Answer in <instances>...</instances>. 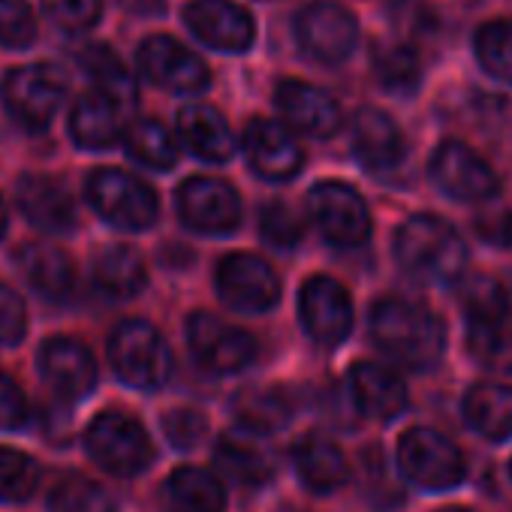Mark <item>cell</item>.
Here are the masks:
<instances>
[{
  "label": "cell",
  "instance_id": "obj_16",
  "mask_svg": "<svg viewBox=\"0 0 512 512\" xmlns=\"http://www.w3.org/2000/svg\"><path fill=\"white\" fill-rule=\"evenodd\" d=\"M184 19L190 31L211 49L247 52L253 43V19L232 0H190Z\"/></svg>",
  "mask_w": 512,
  "mask_h": 512
},
{
  "label": "cell",
  "instance_id": "obj_19",
  "mask_svg": "<svg viewBox=\"0 0 512 512\" xmlns=\"http://www.w3.org/2000/svg\"><path fill=\"white\" fill-rule=\"evenodd\" d=\"M278 106H281L284 118L308 136L326 139V136L338 133V127H341L338 100L317 85L293 82V79L281 82L278 85Z\"/></svg>",
  "mask_w": 512,
  "mask_h": 512
},
{
  "label": "cell",
  "instance_id": "obj_41",
  "mask_svg": "<svg viewBox=\"0 0 512 512\" xmlns=\"http://www.w3.org/2000/svg\"><path fill=\"white\" fill-rule=\"evenodd\" d=\"M260 232L269 244L290 250L302 241V220L284 202H272L260 211Z\"/></svg>",
  "mask_w": 512,
  "mask_h": 512
},
{
  "label": "cell",
  "instance_id": "obj_29",
  "mask_svg": "<svg viewBox=\"0 0 512 512\" xmlns=\"http://www.w3.org/2000/svg\"><path fill=\"white\" fill-rule=\"evenodd\" d=\"M94 278L97 284L115 296V299H133L145 290L148 284V269L145 260L127 244H112L106 247L97 263H94Z\"/></svg>",
  "mask_w": 512,
  "mask_h": 512
},
{
  "label": "cell",
  "instance_id": "obj_26",
  "mask_svg": "<svg viewBox=\"0 0 512 512\" xmlns=\"http://www.w3.org/2000/svg\"><path fill=\"white\" fill-rule=\"evenodd\" d=\"M293 461L302 476V482L314 491H335L347 482L350 467L344 452L323 434H305L293 446Z\"/></svg>",
  "mask_w": 512,
  "mask_h": 512
},
{
  "label": "cell",
  "instance_id": "obj_5",
  "mask_svg": "<svg viewBox=\"0 0 512 512\" xmlns=\"http://www.w3.org/2000/svg\"><path fill=\"white\" fill-rule=\"evenodd\" d=\"M88 199L100 217L124 229H145L157 217L154 190L124 169H97L88 178Z\"/></svg>",
  "mask_w": 512,
  "mask_h": 512
},
{
  "label": "cell",
  "instance_id": "obj_42",
  "mask_svg": "<svg viewBox=\"0 0 512 512\" xmlns=\"http://www.w3.org/2000/svg\"><path fill=\"white\" fill-rule=\"evenodd\" d=\"M43 7L64 31H88L100 19V0H43Z\"/></svg>",
  "mask_w": 512,
  "mask_h": 512
},
{
  "label": "cell",
  "instance_id": "obj_24",
  "mask_svg": "<svg viewBox=\"0 0 512 512\" xmlns=\"http://www.w3.org/2000/svg\"><path fill=\"white\" fill-rule=\"evenodd\" d=\"M178 133L184 145L208 163H223L235 151V139L223 115L205 103H190L178 115Z\"/></svg>",
  "mask_w": 512,
  "mask_h": 512
},
{
  "label": "cell",
  "instance_id": "obj_11",
  "mask_svg": "<svg viewBox=\"0 0 512 512\" xmlns=\"http://www.w3.org/2000/svg\"><path fill=\"white\" fill-rule=\"evenodd\" d=\"M434 184L458 202H485L497 193L494 169L464 142H443L431 157Z\"/></svg>",
  "mask_w": 512,
  "mask_h": 512
},
{
  "label": "cell",
  "instance_id": "obj_45",
  "mask_svg": "<svg viewBox=\"0 0 512 512\" xmlns=\"http://www.w3.org/2000/svg\"><path fill=\"white\" fill-rule=\"evenodd\" d=\"M25 419H28L25 392L7 374H0V431H13L25 425Z\"/></svg>",
  "mask_w": 512,
  "mask_h": 512
},
{
  "label": "cell",
  "instance_id": "obj_35",
  "mask_svg": "<svg viewBox=\"0 0 512 512\" xmlns=\"http://www.w3.org/2000/svg\"><path fill=\"white\" fill-rule=\"evenodd\" d=\"M473 46L482 70L512 85V19H497L482 25Z\"/></svg>",
  "mask_w": 512,
  "mask_h": 512
},
{
  "label": "cell",
  "instance_id": "obj_44",
  "mask_svg": "<svg viewBox=\"0 0 512 512\" xmlns=\"http://www.w3.org/2000/svg\"><path fill=\"white\" fill-rule=\"evenodd\" d=\"M28 329V314L22 299L0 284V344H19Z\"/></svg>",
  "mask_w": 512,
  "mask_h": 512
},
{
  "label": "cell",
  "instance_id": "obj_18",
  "mask_svg": "<svg viewBox=\"0 0 512 512\" xmlns=\"http://www.w3.org/2000/svg\"><path fill=\"white\" fill-rule=\"evenodd\" d=\"M40 371L61 398H85L97 383V362L91 350L73 338H52L40 350Z\"/></svg>",
  "mask_w": 512,
  "mask_h": 512
},
{
  "label": "cell",
  "instance_id": "obj_27",
  "mask_svg": "<svg viewBox=\"0 0 512 512\" xmlns=\"http://www.w3.org/2000/svg\"><path fill=\"white\" fill-rule=\"evenodd\" d=\"M464 416L470 428L488 440L512 437V386L476 383L464 395Z\"/></svg>",
  "mask_w": 512,
  "mask_h": 512
},
{
  "label": "cell",
  "instance_id": "obj_47",
  "mask_svg": "<svg viewBox=\"0 0 512 512\" xmlns=\"http://www.w3.org/2000/svg\"><path fill=\"white\" fill-rule=\"evenodd\" d=\"M7 235V208H4V199H0V238Z\"/></svg>",
  "mask_w": 512,
  "mask_h": 512
},
{
  "label": "cell",
  "instance_id": "obj_10",
  "mask_svg": "<svg viewBox=\"0 0 512 512\" xmlns=\"http://www.w3.org/2000/svg\"><path fill=\"white\" fill-rule=\"evenodd\" d=\"M311 217L320 226V232L341 247L362 244L371 232V214L362 196L341 184V181H323L308 196Z\"/></svg>",
  "mask_w": 512,
  "mask_h": 512
},
{
  "label": "cell",
  "instance_id": "obj_28",
  "mask_svg": "<svg viewBox=\"0 0 512 512\" xmlns=\"http://www.w3.org/2000/svg\"><path fill=\"white\" fill-rule=\"evenodd\" d=\"M169 512H223L226 494L217 476L199 467H178L166 482Z\"/></svg>",
  "mask_w": 512,
  "mask_h": 512
},
{
  "label": "cell",
  "instance_id": "obj_40",
  "mask_svg": "<svg viewBox=\"0 0 512 512\" xmlns=\"http://www.w3.org/2000/svg\"><path fill=\"white\" fill-rule=\"evenodd\" d=\"M37 37V22L28 0H0V43L10 49H25Z\"/></svg>",
  "mask_w": 512,
  "mask_h": 512
},
{
  "label": "cell",
  "instance_id": "obj_6",
  "mask_svg": "<svg viewBox=\"0 0 512 512\" xmlns=\"http://www.w3.org/2000/svg\"><path fill=\"white\" fill-rule=\"evenodd\" d=\"M67 82L55 67L31 64L19 67L4 79V103L10 115L28 130H46L61 109Z\"/></svg>",
  "mask_w": 512,
  "mask_h": 512
},
{
  "label": "cell",
  "instance_id": "obj_36",
  "mask_svg": "<svg viewBox=\"0 0 512 512\" xmlns=\"http://www.w3.org/2000/svg\"><path fill=\"white\" fill-rule=\"evenodd\" d=\"M235 413L253 431H275L290 419V404L281 392L260 389V392H244L235 401Z\"/></svg>",
  "mask_w": 512,
  "mask_h": 512
},
{
  "label": "cell",
  "instance_id": "obj_43",
  "mask_svg": "<svg viewBox=\"0 0 512 512\" xmlns=\"http://www.w3.org/2000/svg\"><path fill=\"white\" fill-rule=\"evenodd\" d=\"M163 431H166V437H169L172 446L190 449V446H196V443L202 440V434H205V416L196 413V410H187V407L172 410V413H166V419H163Z\"/></svg>",
  "mask_w": 512,
  "mask_h": 512
},
{
  "label": "cell",
  "instance_id": "obj_39",
  "mask_svg": "<svg viewBox=\"0 0 512 512\" xmlns=\"http://www.w3.org/2000/svg\"><path fill=\"white\" fill-rule=\"evenodd\" d=\"M461 302L470 323H503L509 314V296L494 278H473Z\"/></svg>",
  "mask_w": 512,
  "mask_h": 512
},
{
  "label": "cell",
  "instance_id": "obj_30",
  "mask_svg": "<svg viewBox=\"0 0 512 512\" xmlns=\"http://www.w3.org/2000/svg\"><path fill=\"white\" fill-rule=\"evenodd\" d=\"M214 461L220 473L238 485H263L272 476V461L241 434H226L214 449Z\"/></svg>",
  "mask_w": 512,
  "mask_h": 512
},
{
  "label": "cell",
  "instance_id": "obj_34",
  "mask_svg": "<svg viewBox=\"0 0 512 512\" xmlns=\"http://www.w3.org/2000/svg\"><path fill=\"white\" fill-rule=\"evenodd\" d=\"M467 350L482 368L512 374V332L503 323H470Z\"/></svg>",
  "mask_w": 512,
  "mask_h": 512
},
{
  "label": "cell",
  "instance_id": "obj_1",
  "mask_svg": "<svg viewBox=\"0 0 512 512\" xmlns=\"http://www.w3.org/2000/svg\"><path fill=\"white\" fill-rule=\"evenodd\" d=\"M395 260L422 284H452L467 266V244L437 214H416L395 235Z\"/></svg>",
  "mask_w": 512,
  "mask_h": 512
},
{
  "label": "cell",
  "instance_id": "obj_9",
  "mask_svg": "<svg viewBox=\"0 0 512 512\" xmlns=\"http://www.w3.org/2000/svg\"><path fill=\"white\" fill-rule=\"evenodd\" d=\"M296 37L314 61L341 64L359 43V25L344 7L329 4V0H314L296 16Z\"/></svg>",
  "mask_w": 512,
  "mask_h": 512
},
{
  "label": "cell",
  "instance_id": "obj_33",
  "mask_svg": "<svg viewBox=\"0 0 512 512\" xmlns=\"http://www.w3.org/2000/svg\"><path fill=\"white\" fill-rule=\"evenodd\" d=\"M127 151L151 166V169H172L178 163V142L160 121H139L130 130H124Z\"/></svg>",
  "mask_w": 512,
  "mask_h": 512
},
{
  "label": "cell",
  "instance_id": "obj_2",
  "mask_svg": "<svg viewBox=\"0 0 512 512\" xmlns=\"http://www.w3.org/2000/svg\"><path fill=\"white\" fill-rule=\"evenodd\" d=\"M371 338L386 356L413 371L434 368L446 344L440 320L404 299H383L371 308Z\"/></svg>",
  "mask_w": 512,
  "mask_h": 512
},
{
  "label": "cell",
  "instance_id": "obj_25",
  "mask_svg": "<svg viewBox=\"0 0 512 512\" xmlns=\"http://www.w3.org/2000/svg\"><path fill=\"white\" fill-rule=\"evenodd\" d=\"M19 266L34 290L49 299H67L76 287V266L70 256L43 241H31L19 250Z\"/></svg>",
  "mask_w": 512,
  "mask_h": 512
},
{
  "label": "cell",
  "instance_id": "obj_48",
  "mask_svg": "<svg viewBox=\"0 0 512 512\" xmlns=\"http://www.w3.org/2000/svg\"><path fill=\"white\" fill-rule=\"evenodd\" d=\"M443 512H470V509H458V506H449V509H443Z\"/></svg>",
  "mask_w": 512,
  "mask_h": 512
},
{
  "label": "cell",
  "instance_id": "obj_13",
  "mask_svg": "<svg viewBox=\"0 0 512 512\" xmlns=\"http://www.w3.org/2000/svg\"><path fill=\"white\" fill-rule=\"evenodd\" d=\"M187 341H190L193 356L205 368L220 371V374L241 371L256 359V341L247 332H241L229 323H220L211 314H193L190 317Z\"/></svg>",
  "mask_w": 512,
  "mask_h": 512
},
{
  "label": "cell",
  "instance_id": "obj_38",
  "mask_svg": "<svg viewBox=\"0 0 512 512\" xmlns=\"http://www.w3.org/2000/svg\"><path fill=\"white\" fill-rule=\"evenodd\" d=\"M49 512H115L112 497L91 479L70 476L49 497Z\"/></svg>",
  "mask_w": 512,
  "mask_h": 512
},
{
  "label": "cell",
  "instance_id": "obj_46",
  "mask_svg": "<svg viewBox=\"0 0 512 512\" xmlns=\"http://www.w3.org/2000/svg\"><path fill=\"white\" fill-rule=\"evenodd\" d=\"M479 238L494 244V247H512V211L479 217Z\"/></svg>",
  "mask_w": 512,
  "mask_h": 512
},
{
  "label": "cell",
  "instance_id": "obj_20",
  "mask_svg": "<svg viewBox=\"0 0 512 512\" xmlns=\"http://www.w3.org/2000/svg\"><path fill=\"white\" fill-rule=\"evenodd\" d=\"M19 205L25 217L46 232H73L79 208L70 190L46 175H25L19 181Z\"/></svg>",
  "mask_w": 512,
  "mask_h": 512
},
{
  "label": "cell",
  "instance_id": "obj_23",
  "mask_svg": "<svg viewBox=\"0 0 512 512\" xmlns=\"http://www.w3.org/2000/svg\"><path fill=\"white\" fill-rule=\"evenodd\" d=\"M127 130V118H124V103H118L115 97L97 91V94H85L70 118V133L82 148H109L115 145Z\"/></svg>",
  "mask_w": 512,
  "mask_h": 512
},
{
  "label": "cell",
  "instance_id": "obj_32",
  "mask_svg": "<svg viewBox=\"0 0 512 512\" xmlns=\"http://www.w3.org/2000/svg\"><path fill=\"white\" fill-rule=\"evenodd\" d=\"M82 70L100 85L103 94L115 97L118 103H133L136 100V85L133 76L127 73V67L115 58V52L109 46H85L79 55Z\"/></svg>",
  "mask_w": 512,
  "mask_h": 512
},
{
  "label": "cell",
  "instance_id": "obj_22",
  "mask_svg": "<svg viewBox=\"0 0 512 512\" xmlns=\"http://www.w3.org/2000/svg\"><path fill=\"white\" fill-rule=\"evenodd\" d=\"M350 389L356 407L371 419H395L407 407V386L404 380L374 362H359L350 371Z\"/></svg>",
  "mask_w": 512,
  "mask_h": 512
},
{
  "label": "cell",
  "instance_id": "obj_14",
  "mask_svg": "<svg viewBox=\"0 0 512 512\" xmlns=\"http://www.w3.org/2000/svg\"><path fill=\"white\" fill-rule=\"evenodd\" d=\"M178 211L196 232H232L241 220L238 193L220 178H190L178 190Z\"/></svg>",
  "mask_w": 512,
  "mask_h": 512
},
{
  "label": "cell",
  "instance_id": "obj_31",
  "mask_svg": "<svg viewBox=\"0 0 512 512\" xmlns=\"http://www.w3.org/2000/svg\"><path fill=\"white\" fill-rule=\"evenodd\" d=\"M374 76L395 97H413L422 85V61L410 46L386 43L374 49Z\"/></svg>",
  "mask_w": 512,
  "mask_h": 512
},
{
  "label": "cell",
  "instance_id": "obj_4",
  "mask_svg": "<svg viewBox=\"0 0 512 512\" xmlns=\"http://www.w3.org/2000/svg\"><path fill=\"white\" fill-rule=\"evenodd\" d=\"M88 455L112 476H136L154 461V446L142 425L124 413H103L85 434Z\"/></svg>",
  "mask_w": 512,
  "mask_h": 512
},
{
  "label": "cell",
  "instance_id": "obj_37",
  "mask_svg": "<svg viewBox=\"0 0 512 512\" xmlns=\"http://www.w3.org/2000/svg\"><path fill=\"white\" fill-rule=\"evenodd\" d=\"M37 482H40V470L34 458H28L19 449L0 446V500L22 503L34 494Z\"/></svg>",
  "mask_w": 512,
  "mask_h": 512
},
{
  "label": "cell",
  "instance_id": "obj_15",
  "mask_svg": "<svg viewBox=\"0 0 512 512\" xmlns=\"http://www.w3.org/2000/svg\"><path fill=\"white\" fill-rule=\"evenodd\" d=\"M299 314L308 335L317 344L335 347L353 329V302L350 293L332 278H311L299 296Z\"/></svg>",
  "mask_w": 512,
  "mask_h": 512
},
{
  "label": "cell",
  "instance_id": "obj_21",
  "mask_svg": "<svg viewBox=\"0 0 512 512\" xmlns=\"http://www.w3.org/2000/svg\"><path fill=\"white\" fill-rule=\"evenodd\" d=\"M353 151L371 172H389L404 160V136L380 109H362L353 118Z\"/></svg>",
  "mask_w": 512,
  "mask_h": 512
},
{
  "label": "cell",
  "instance_id": "obj_12",
  "mask_svg": "<svg viewBox=\"0 0 512 512\" xmlns=\"http://www.w3.org/2000/svg\"><path fill=\"white\" fill-rule=\"evenodd\" d=\"M139 67L154 85L175 94H199L208 88V67L172 37H148L139 46Z\"/></svg>",
  "mask_w": 512,
  "mask_h": 512
},
{
  "label": "cell",
  "instance_id": "obj_8",
  "mask_svg": "<svg viewBox=\"0 0 512 512\" xmlns=\"http://www.w3.org/2000/svg\"><path fill=\"white\" fill-rule=\"evenodd\" d=\"M220 299L244 314H266L281 299V278L253 253H229L217 266Z\"/></svg>",
  "mask_w": 512,
  "mask_h": 512
},
{
  "label": "cell",
  "instance_id": "obj_7",
  "mask_svg": "<svg viewBox=\"0 0 512 512\" xmlns=\"http://www.w3.org/2000/svg\"><path fill=\"white\" fill-rule=\"evenodd\" d=\"M398 464L422 488H452L464 476L458 446L434 428H410L398 443Z\"/></svg>",
  "mask_w": 512,
  "mask_h": 512
},
{
  "label": "cell",
  "instance_id": "obj_17",
  "mask_svg": "<svg viewBox=\"0 0 512 512\" xmlns=\"http://www.w3.org/2000/svg\"><path fill=\"white\" fill-rule=\"evenodd\" d=\"M244 154L247 163L269 181H287L305 163L302 145L293 139V133L284 124L266 118H256L244 130Z\"/></svg>",
  "mask_w": 512,
  "mask_h": 512
},
{
  "label": "cell",
  "instance_id": "obj_3",
  "mask_svg": "<svg viewBox=\"0 0 512 512\" xmlns=\"http://www.w3.org/2000/svg\"><path fill=\"white\" fill-rule=\"evenodd\" d=\"M109 362L115 374L136 389H157L169 380L172 356L160 332L142 320L121 323L109 338Z\"/></svg>",
  "mask_w": 512,
  "mask_h": 512
}]
</instances>
